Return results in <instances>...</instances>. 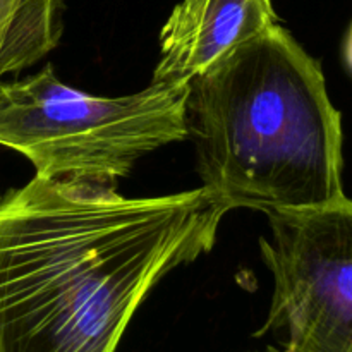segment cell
Returning a JSON list of instances; mask_svg holds the SVG:
<instances>
[{"mask_svg": "<svg viewBox=\"0 0 352 352\" xmlns=\"http://www.w3.org/2000/svg\"><path fill=\"white\" fill-rule=\"evenodd\" d=\"M189 85L126 96L89 95L62 82L52 65L0 82V146L19 151L38 177L112 186L144 155L182 141Z\"/></svg>", "mask_w": 352, "mask_h": 352, "instance_id": "3957f363", "label": "cell"}, {"mask_svg": "<svg viewBox=\"0 0 352 352\" xmlns=\"http://www.w3.org/2000/svg\"><path fill=\"white\" fill-rule=\"evenodd\" d=\"M226 213L205 188L126 198L34 175L0 198V352H116L151 289L212 250Z\"/></svg>", "mask_w": 352, "mask_h": 352, "instance_id": "6da1fadb", "label": "cell"}, {"mask_svg": "<svg viewBox=\"0 0 352 352\" xmlns=\"http://www.w3.org/2000/svg\"><path fill=\"white\" fill-rule=\"evenodd\" d=\"M244 352H291L285 347V349H277V347H272V346H267L265 349H256V351H244Z\"/></svg>", "mask_w": 352, "mask_h": 352, "instance_id": "ba28073f", "label": "cell"}, {"mask_svg": "<svg viewBox=\"0 0 352 352\" xmlns=\"http://www.w3.org/2000/svg\"><path fill=\"white\" fill-rule=\"evenodd\" d=\"M346 62L352 71V24H351V30H349V34H347V41H346Z\"/></svg>", "mask_w": 352, "mask_h": 352, "instance_id": "52a82bcc", "label": "cell"}, {"mask_svg": "<svg viewBox=\"0 0 352 352\" xmlns=\"http://www.w3.org/2000/svg\"><path fill=\"white\" fill-rule=\"evenodd\" d=\"M60 34L62 0H0V79L36 64Z\"/></svg>", "mask_w": 352, "mask_h": 352, "instance_id": "8992f818", "label": "cell"}, {"mask_svg": "<svg viewBox=\"0 0 352 352\" xmlns=\"http://www.w3.org/2000/svg\"><path fill=\"white\" fill-rule=\"evenodd\" d=\"M186 133L227 212L306 210L342 198V117L322 65L280 24L189 82Z\"/></svg>", "mask_w": 352, "mask_h": 352, "instance_id": "7a4b0ae2", "label": "cell"}, {"mask_svg": "<svg viewBox=\"0 0 352 352\" xmlns=\"http://www.w3.org/2000/svg\"><path fill=\"white\" fill-rule=\"evenodd\" d=\"M267 215L274 294L260 333L284 332L291 352H352V198Z\"/></svg>", "mask_w": 352, "mask_h": 352, "instance_id": "277c9868", "label": "cell"}, {"mask_svg": "<svg viewBox=\"0 0 352 352\" xmlns=\"http://www.w3.org/2000/svg\"><path fill=\"white\" fill-rule=\"evenodd\" d=\"M278 24L272 0H182L160 31L151 82L189 85L230 50Z\"/></svg>", "mask_w": 352, "mask_h": 352, "instance_id": "5b68a950", "label": "cell"}]
</instances>
